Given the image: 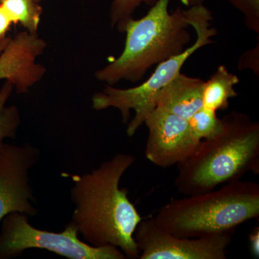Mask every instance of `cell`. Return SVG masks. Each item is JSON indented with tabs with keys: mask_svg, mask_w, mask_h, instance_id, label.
Returning a JSON list of instances; mask_svg holds the SVG:
<instances>
[{
	"mask_svg": "<svg viewBox=\"0 0 259 259\" xmlns=\"http://www.w3.org/2000/svg\"><path fill=\"white\" fill-rule=\"evenodd\" d=\"M136 160L128 153H117L91 173L71 177L75 208L70 223L89 244L114 245L131 259L139 258L134 233L143 218L120 182Z\"/></svg>",
	"mask_w": 259,
	"mask_h": 259,
	"instance_id": "6da1fadb",
	"label": "cell"
},
{
	"mask_svg": "<svg viewBox=\"0 0 259 259\" xmlns=\"http://www.w3.org/2000/svg\"><path fill=\"white\" fill-rule=\"evenodd\" d=\"M222 131L202 140L193 153L177 164L175 185L180 194L194 195L259 174V123L233 111L222 118Z\"/></svg>",
	"mask_w": 259,
	"mask_h": 259,
	"instance_id": "7a4b0ae2",
	"label": "cell"
},
{
	"mask_svg": "<svg viewBox=\"0 0 259 259\" xmlns=\"http://www.w3.org/2000/svg\"><path fill=\"white\" fill-rule=\"evenodd\" d=\"M171 0H156L147 14L129 19L123 27L125 42L117 59L95 72L98 81L113 86L122 80L138 82L150 68L179 55L192 40L183 10L170 13Z\"/></svg>",
	"mask_w": 259,
	"mask_h": 259,
	"instance_id": "3957f363",
	"label": "cell"
},
{
	"mask_svg": "<svg viewBox=\"0 0 259 259\" xmlns=\"http://www.w3.org/2000/svg\"><path fill=\"white\" fill-rule=\"evenodd\" d=\"M258 216V184L238 180L218 190L171 199L153 218L175 236L199 238L235 232Z\"/></svg>",
	"mask_w": 259,
	"mask_h": 259,
	"instance_id": "277c9868",
	"label": "cell"
},
{
	"mask_svg": "<svg viewBox=\"0 0 259 259\" xmlns=\"http://www.w3.org/2000/svg\"><path fill=\"white\" fill-rule=\"evenodd\" d=\"M186 20L193 27L197 34L195 41L179 55L173 56L158 64L154 72L146 81L133 88L119 89L105 85L102 91L94 94L92 102L95 110L117 109L122 115L123 123H127L131 110L136 114L127 125V132L132 137L144 124L145 117L152 110L153 99L167 83L181 72L182 66L191 56L201 48L212 44V37L217 35L216 29L211 28L212 13L204 5L190 7L183 10Z\"/></svg>",
	"mask_w": 259,
	"mask_h": 259,
	"instance_id": "5b68a950",
	"label": "cell"
},
{
	"mask_svg": "<svg viewBox=\"0 0 259 259\" xmlns=\"http://www.w3.org/2000/svg\"><path fill=\"white\" fill-rule=\"evenodd\" d=\"M28 214L14 212L7 214L0 232V259L15 258L30 248L49 250L69 259H125L114 245L93 246L79 238L71 223L60 233L42 231L30 224Z\"/></svg>",
	"mask_w": 259,
	"mask_h": 259,
	"instance_id": "8992f818",
	"label": "cell"
},
{
	"mask_svg": "<svg viewBox=\"0 0 259 259\" xmlns=\"http://www.w3.org/2000/svg\"><path fill=\"white\" fill-rule=\"evenodd\" d=\"M235 232L199 237H179L163 231L148 218L140 222L134 239L140 259H226Z\"/></svg>",
	"mask_w": 259,
	"mask_h": 259,
	"instance_id": "52a82bcc",
	"label": "cell"
},
{
	"mask_svg": "<svg viewBox=\"0 0 259 259\" xmlns=\"http://www.w3.org/2000/svg\"><path fill=\"white\" fill-rule=\"evenodd\" d=\"M40 154L30 144H5L0 152V222L11 212L36 215L37 209L30 202L35 199L29 170L38 162Z\"/></svg>",
	"mask_w": 259,
	"mask_h": 259,
	"instance_id": "ba28073f",
	"label": "cell"
},
{
	"mask_svg": "<svg viewBox=\"0 0 259 259\" xmlns=\"http://www.w3.org/2000/svg\"><path fill=\"white\" fill-rule=\"evenodd\" d=\"M148 129L145 155L161 168L179 164L194 152L200 141L195 139L189 120L155 107L145 117Z\"/></svg>",
	"mask_w": 259,
	"mask_h": 259,
	"instance_id": "9c48e42d",
	"label": "cell"
},
{
	"mask_svg": "<svg viewBox=\"0 0 259 259\" xmlns=\"http://www.w3.org/2000/svg\"><path fill=\"white\" fill-rule=\"evenodd\" d=\"M204 81L180 73L163 87L153 99V108L189 119L203 107Z\"/></svg>",
	"mask_w": 259,
	"mask_h": 259,
	"instance_id": "30bf717a",
	"label": "cell"
},
{
	"mask_svg": "<svg viewBox=\"0 0 259 259\" xmlns=\"http://www.w3.org/2000/svg\"><path fill=\"white\" fill-rule=\"evenodd\" d=\"M240 82L236 74L229 72L225 66H220L207 81L202 91L203 107L212 111L225 110L229 107L230 99L238 96L235 86Z\"/></svg>",
	"mask_w": 259,
	"mask_h": 259,
	"instance_id": "8fae6325",
	"label": "cell"
},
{
	"mask_svg": "<svg viewBox=\"0 0 259 259\" xmlns=\"http://www.w3.org/2000/svg\"><path fill=\"white\" fill-rule=\"evenodd\" d=\"M0 5L13 23L20 24L27 31L37 32L42 14L39 0H3Z\"/></svg>",
	"mask_w": 259,
	"mask_h": 259,
	"instance_id": "7c38bea8",
	"label": "cell"
},
{
	"mask_svg": "<svg viewBox=\"0 0 259 259\" xmlns=\"http://www.w3.org/2000/svg\"><path fill=\"white\" fill-rule=\"evenodd\" d=\"M13 88V85L6 81L0 90V152L4 147L5 139H16L17 133L21 123L18 107L15 105H7Z\"/></svg>",
	"mask_w": 259,
	"mask_h": 259,
	"instance_id": "4fadbf2b",
	"label": "cell"
},
{
	"mask_svg": "<svg viewBox=\"0 0 259 259\" xmlns=\"http://www.w3.org/2000/svg\"><path fill=\"white\" fill-rule=\"evenodd\" d=\"M191 130L199 141L211 139L222 131L223 122L217 112L202 107L189 119Z\"/></svg>",
	"mask_w": 259,
	"mask_h": 259,
	"instance_id": "5bb4252c",
	"label": "cell"
},
{
	"mask_svg": "<svg viewBox=\"0 0 259 259\" xmlns=\"http://www.w3.org/2000/svg\"><path fill=\"white\" fill-rule=\"evenodd\" d=\"M156 2V0H112L110 13L112 28L116 27L118 31L122 32L126 22L133 18V13L140 5L144 3L151 7Z\"/></svg>",
	"mask_w": 259,
	"mask_h": 259,
	"instance_id": "9a60e30c",
	"label": "cell"
},
{
	"mask_svg": "<svg viewBox=\"0 0 259 259\" xmlns=\"http://www.w3.org/2000/svg\"><path fill=\"white\" fill-rule=\"evenodd\" d=\"M245 18V25L259 33V0H228Z\"/></svg>",
	"mask_w": 259,
	"mask_h": 259,
	"instance_id": "2e32d148",
	"label": "cell"
},
{
	"mask_svg": "<svg viewBox=\"0 0 259 259\" xmlns=\"http://www.w3.org/2000/svg\"><path fill=\"white\" fill-rule=\"evenodd\" d=\"M256 59H258V42L257 47L247 51L243 54L240 60L238 68L240 67L241 69L250 68L254 71L255 74H257V76H258V68L256 67V66H258V62H256Z\"/></svg>",
	"mask_w": 259,
	"mask_h": 259,
	"instance_id": "e0dca14e",
	"label": "cell"
},
{
	"mask_svg": "<svg viewBox=\"0 0 259 259\" xmlns=\"http://www.w3.org/2000/svg\"><path fill=\"white\" fill-rule=\"evenodd\" d=\"M13 22L4 8L0 5V44L4 41L5 35L11 26Z\"/></svg>",
	"mask_w": 259,
	"mask_h": 259,
	"instance_id": "ac0fdd59",
	"label": "cell"
},
{
	"mask_svg": "<svg viewBox=\"0 0 259 259\" xmlns=\"http://www.w3.org/2000/svg\"><path fill=\"white\" fill-rule=\"evenodd\" d=\"M250 251L255 258H259V226H255L248 236Z\"/></svg>",
	"mask_w": 259,
	"mask_h": 259,
	"instance_id": "d6986e66",
	"label": "cell"
},
{
	"mask_svg": "<svg viewBox=\"0 0 259 259\" xmlns=\"http://www.w3.org/2000/svg\"><path fill=\"white\" fill-rule=\"evenodd\" d=\"M180 1L185 6L190 8L196 5H203L204 0H180Z\"/></svg>",
	"mask_w": 259,
	"mask_h": 259,
	"instance_id": "ffe728a7",
	"label": "cell"
},
{
	"mask_svg": "<svg viewBox=\"0 0 259 259\" xmlns=\"http://www.w3.org/2000/svg\"><path fill=\"white\" fill-rule=\"evenodd\" d=\"M2 1H3V0H0V3H1Z\"/></svg>",
	"mask_w": 259,
	"mask_h": 259,
	"instance_id": "44dd1931",
	"label": "cell"
}]
</instances>
